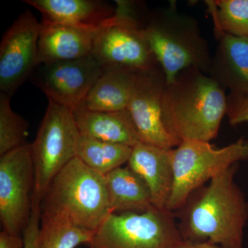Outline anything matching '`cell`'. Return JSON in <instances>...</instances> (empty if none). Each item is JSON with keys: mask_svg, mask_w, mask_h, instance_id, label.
Returning <instances> with one entry per match:
<instances>
[{"mask_svg": "<svg viewBox=\"0 0 248 248\" xmlns=\"http://www.w3.org/2000/svg\"><path fill=\"white\" fill-rule=\"evenodd\" d=\"M238 164L194 191L174 212L183 241H210L222 248H244L248 203L235 182Z\"/></svg>", "mask_w": 248, "mask_h": 248, "instance_id": "cell-1", "label": "cell"}, {"mask_svg": "<svg viewBox=\"0 0 248 248\" xmlns=\"http://www.w3.org/2000/svg\"><path fill=\"white\" fill-rule=\"evenodd\" d=\"M226 112L225 89L198 68L183 70L172 81L166 83L163 124L179 143L210 142L217 138Z\"/></svg>", "mask_w": 248, "mask_h": 248, "instance_id": "cell-2", "label": "cell"}, {"mask_svg": "<svg viewBox=\"0 0 248 248\" xmlns=\"http://www.w3.org/2000/svg\"><path fill=\"white\" fill-rule=\"evenodd\" d=\"M143 27L152 50L167 83L188 68L208 75L212 56L195 17L178 11L175 1L166 7L145 11Z\"/></svg>", "mask_w": 248, "mask_h": 248, "instance_id": "cell-3", "label": "cell"}, {"mask_svg": "<svg viewBox=\"0 0 248 248\" xmlns=\"http://www.w3.org/2000/svg\"><path fill=\"white\" fill-rule=\"evenodd\" d=\"M41 214H59L76 226L95 232L112 214L105 177L78 157L50 183L41 201Z\"/></svg>", "mask_w": 248, "mask_h": 248, "instance_id": "cell-4", "label": "cell"}, {"mask_svg": "<svg viewBox=\"0 0 248 248\" xmlns=\"http://www.w3.org/2000/svg\"><path fill=\"white\" fill-rule=\"evenodd\" d=\"M115 2V16L98 30L93 55L104 66L120 67L135 72L161 66L145 34V11L135 1Z\"/></svg>", "mask_w": 248, "mask_h": 248, "instance_id": "cell-5", "label": "cell"}, {"mask_svg": "<svg viewBox=\"0 0 248 248\" xmlns=\"http://www.w3.org/2000/svg\"><path fill=\"white\" fill-rule=\"evenodd\" d=\"M248 159V140L221 148L210 142L185 141L172 149L174 182L167 209L177 211L189 196L232 165Z\"/></svg>", "mask_w": 248, "mask_h": 248, "instance_id": "cell-6", "label": "cell"}, {"mask_svg": "<svg viewBox=\"0 0 248 248\" xmlns=\"http://www.w3.org/2000/svg\"><path fill=\"white\" fill-rule=\"evenodd\" d=\"M79 137L73 110L48 99L45 117L31 144L35 172L32 200L41 202L54 178L76 157Z\"/></svg>", "mask_w": 248, "mask_h": 248, "instance_id": "cell-7", "label": "cell"}, {"mask_svg": "<svg viewBox=\"0 0 248 248\" xmlns=\"http://www.w3.org/2000/svg\"><path fill=\"white\" fill-rule=\"evenodd\" d=\"M183 241L174 213L153 207L143 213H112L94 232L92 248H177Z\"/></svg>", "mask_w": 248, "mask_h": 248, "instance_id": "cell-8", "label": "cell"}, {"mask_svg": "<svg viewBox=\"0 0 248 248\" xmlns=\"http://www.w3.org/2000/svg\"><path fill=\"white\" fill-rule=\"evenodd\" d=\"M34 185L31 144L0 156V220L3 231L22 236L32 212Z\"/></svg>", "mask_w": 248, "mask_h": 248, "instance_id": "cell-9", "label": "cell"}, {"mask_svg": "<svg viewBox=\"0 0 248 248\" xmlns=\"http://www.w3.org/2000/svg\"><path fill=\"white\" fill-rule=\"evenodd\" d=\"M104 68L91 55L77 60L38 65L30 79L48 99L73 111L84 104Z\"/></svg>", "mask_w": 248, "mask_h": 248, "instance_id": "cell-10", "label": "cell"}, {"mask_svg": "<svg viewBox=\"0 0 248 248\" xmlns=\"http://www.w3.org/2000/svg\"><path fill=\"white\" fill-rule=\"evenodd\" d=\"M166 83V75L161 66L138 72L125 110L140 141L172 149L179 143L166 131L162 121L163 95Z\"/></svg>", "mask_w": 248, "mask_h": 248, "instance_id": "cell-11", "label": "cell"}, {"mask_svg": "<svg viewBox=\"0 0 248 248\" xmlns=\"http://www.w3.org/2000/svg\"><path fill=\"white\" fill-rule=\"evenodd\" d=\"M41 23L31 11L19 16L0 45V91L11 98L38 65Z\"/></svg>", "mask_w": 248, "mask_h": 248, "instance_id": "cell-12", "label": "cell"}, {"mask_svg": "<svg viewBox=\"0 0 248 248\" xmlns=\"http://www.w3.org/2000/svg\"><path fill=\"white\" fill-rule=\"evenodd\" d=\"M99 27L42 21L38 41V65L77 60L93 55Z\"/></svg>", "mask_w": 248, "mask_h": 248, "instance_id": "cell-13", "label": "cell"}, {"mask_svg": "<svg viewBox=\"0 0 248 248\" xmlns=\"http://www.w3.org/2000/svg\"><path fill=\"white\" fill-rule=\"evenodd\" d=\"M172 149L140 141L133 147L127 163V166L146 183L155 208H167L172 193L174 182Z\"/></svg>", "mask_w": 248, "mask_h": 248, "instance_id": "cell-14", "label": "cell"}, {"mask_svg": "<svg viewBox=\"0 0 248 248\" xmlns=\"http://www.w3.org/2000/svg\"><path fill=\"white\" fill-rule=\"evenodd\" d=\"M218 41L208 75L231 93L248 95V38L215 30Z\"/></svg>", "mask_w": 248, "mask_h": 248, "instance_id": "cell-15", "label": "cell"}, {"mask_svg": "<svg viewBox=\"0 0 248 248\" xmlns=\"http://www.w3.org/2000/svg\"><path fill=\"white\" fill-rule=\"evenodd\" d=\"M40 12L44 22L99 27L115 16L116 8L99 0H25Z\"/></svg>", "mask_w": 248, "mask_h": 248, "instance_id": "cell-16", "label": "cell"}, {"mask_svg": "<svg viewBox=\"0 0 248 248\" xmlns=\"http://www.w3.org/2000/svg\"><path fill=\"white\" fill-rule=\"evenodd\" d=\"M73 112L83 136L132 148L140 141L126 110L101 112L89 110L81 105Z\"/></svg>", "mask_w": 248, "mask_h": 248, "instance_id": "cell-17", "label": "cell"}, {"mask_svg": "<svg viewBox=\"0 0 248 248\" xmlns=\"http://www.w3.org/2000/svg\"><path fill=\"white\" fill-rule=\"evenodd\" d=\"M112 213H143L154 207L143 179L128 166L104 175Z\"/></svg>", "mask_w": 248, "mask_h": 248, "instance_id": "cell-18", "label": "cell"}, {"mask_svg": "<svg viewBox=\"0 0 248 248\" xmlns=\"http://www.w3.org/2000/svg\"><path fill=\"white\" fill-rule=\"evenodd\" d=\"M137 73L120 67L104 66L82 105L89 110L101 112L125 110Z\"/></svg>", "mask_w": 248, "mask_h": 248, "instance_id": "cell-19", "label": "cell"}, {"mask_svg": "<svg viewBox=\"0 0 248 248\" xmlns=\"http://www.w3.org/2000/svg\"><path fill=\"white\" fill-rule=\"evenodd\" d=\"M133 148L80 135L77 156L88 167L106 175L127 164Z\"/></svg>", "mask_w": 248, "mask_h": 248, "instance_id": "cell-20", "label": "cell"}, {"mask_svg": "<svg viewBox=\"0 0 248 248\" xmlns=\"http://www.w3.org/2000/svg\"><path fill=\"white\" fill-rule=\"evenodd\" d=\"M41 224L37 248H76L81 244L90 245L95 232L76 226L59 214H41Z\"/></svg>", "mask_w": 248, "mask_h": 248, "instance_id": "cell-21", "label": "cell"}, {"mask_svg": "<svg viewBox=\"0 0 248 248\" xmlns=\"http://www.w3.org/2000/svg\"><path fill=\"white\" fill-rule=\"evenodd\" d=\"M215 31L248 38V0L206 1Z\"/></svg>", "mask_w": 248, "mask_h": 248, "instance_id": "cell-22", "label": "cell"}, {"mask_svg": "<svg viewBox=\"0 0 248 248\" xmlns=\"http://www.w3.org/2000/svg\"><path fill=\"white\" fill-rule=\"evenodd\" d=\"M10 99L0 93V156L27 144L29 123L12 110Z\"/></svg>", "mask_w": 248, "mask_h": 248, "instance_id": "cell-23", "label": "cell"}, {"mask_svg": "<svg viewBox=\"0 0 248 248\" xmlns=\"http://www.w3.org/2000/svg\"><path fill=\"white\" fill-rule=\"evenodd\" d=\"M226 115L231 125L248 122V95L231 93L227 97Z\"/></svg>", "mask_w": 248, "mask_h": 248, "instance_id": "cell-24", "label": "cell"}, {"mask_svg": "<svg viewBox=\"0 0 248 248\" xmlns=\"http://www.w3.org/2000/svg\"><path fill=\"white\" fill-rule=\"evenodd\" d=\"M40 221L41 202L32 200L30 219L22 234L24 242V248H37Z\"/></svg>", "mask_w": 248, "mask_h": 248, "instance_id": "cell-25", "label": "cell"}, {"mask_svg": "<svg viewBox=\"0 0 248 248\" xmlns=\"http://www.w3.org/2000/svg\"><path fill=\"white\" fill-rule=\"evenodd\" d=\"M23 236L10 234L1 231L0 232V248H24Z\"/></svg>", "mask_w": 248, "mask_h": 248, "instance_id": "cell-26", "label": "cell"}, {"mask_svg": "<svg viewBox=\"0 0 248 248\" xmlns=\"http://www.w3.org/2000/svg\"><path fill=\"white\" fill-rule=\"evenodd\" d=\"M177 248H222L218 245L213 244L210 241L205 242H190L183 241Z\"/></svg>", "mask_w": 248, "mask_h": 248, "instance_id": "cell-27", "label": "cell"}, {"mask_svg": "<svg viewBox=\"0 0 248 248\" xmlns=\"http://www.w3.org/2000/svg\"><path fill=\"white\" fill-rule=\"evenodd\" d=\"M90 248H92L90 247Z\"/></svg>", "mask_w": 248, "mask_h": 248, "instance_id": "cell-28", "label": "cell"}]
</instances>
